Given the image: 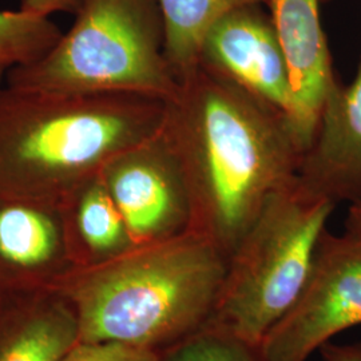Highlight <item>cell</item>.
<instances>
[{
    "instance_id": "10",
    "label": "cell",
    "mask_w": 361,
    "mask_h": 361,
    "mask_svg": "<svg viewBox=\"0 0 361 361\" xmlns=\"http://www.w3.org/2000/svg\"><path fill=\"white\" fill-rule=\"evenodd\" d=\"M323 0H268L271 23L289 70L292 126L304 152L314 135L325 101L338 83L320 4Z\"/></svg>"
},
{
    "instance_id": "21",
    "label": "cell",
    "mask_w": 361,
    "mask_h": 361,
    "mask_svg": "<svg viewBox=\"0 0 361 361\" xmlns=\"http://www.w3.org/2000/svg\"><path fill=\"white\" fill-rule=\"evenodd\" d=\"M6 70H0V89L3 86V82H4V78H6Z\"/></svg>"
},
{
    "instance_id": "3",
    "label": "cell",
    "mask_w": 361,
    "mask_h": 361,
    "mask_svg": "<svg viewBox=\"0 0 361 361\" xmlns=\"http://www.w3.org/2000/svg\"><path fill=\"white\" fill-rule=\"evenodd\" d=\"M166 101L0 89V189L58 200L162 129Z\"/></svg>"
},
{
    "instance_id": "20",
    "label": "cell",
    "mask_w": 361,
    "mask_h": 361,
    "mask_svg": "<svg viewBox=\"0 0 361 361\" xmlns=\"http://www.w3.org/2000/svg\"><path fill=\"white\" fill-rule=\"evenodd\" d=\"M345 232L361 241V202L349 205L348 216L345 219Z\"/></svg>"
},
{
    "instance_id": "16",
    "label": "cell",
    "mask_w": 361,
    "mask_h": 361,
    "mask_svg": "<svg viewBox=\"0 0 361 361\" xmlns=\"http://www.w3.org/2000/svg\"><path fill=\"white\" fill-rule=\"evenodd\" d=\"M158 361H265L259 345L228 332L204 326L193 336L164 350Z\"/></svg>"
},
{
    "instance_id": "7",
    "label": "cell",
    "mask_w": 361,
    "mask_h": 361,
    "mask_svg": "<svg viewBox=\"0 0 361 361\" xmlns=\"http://www.w3.org/2000/svg\"><path fill=\"white\" fill-rule=\"evenodd\" d=\"M135 245L190 232L192 204L180 162L161 129L101 170Z\"/></svg>"
},
{
    "instance_id": "4",
    "label": "cell",
    "mask_w": 361,
    "mask_h": 361,
    "mask_svg": "<svg viewBox=\"0 0 361 361\" xmlns=\"http://www.w3.org/2000/svg\"><path fill=\"white\" fill-rule=\"evenodd\" d=\"M4 80L16 90L129 92L164 101L180 86L165 55L157 0H85L51 50L8 70Z\"/></svg>"
},
{
    "instance_id": "14",
    "label": "cell",
    "mask_w": 361,
    "mask_h": 361,
    "mask_svg": "<svg viewBox=\"0 0 361 361\" xmlns=\"http://www.w3.org/2000/svg\"><path fill=\"white\" fill-rule=\"evenodd\" d=\"M165 25V55L180 79L200 65V51L207 30L221 16L249 4L268 0H157Z\"/></svg>"
},
{
    "instance_id": "1",
    "label": "cell",
    "mask_w": 361,
    "mask_h": 361,
    "mask_svg": "<svg viewBox=\"0 0 361 361\" xmlns=\"http://www.w3.org/2000/svg\"><path fill=\"white\" fill-rule=\"evenodd\" d=\"M162 130L192 204L190 232L229 258L304 149L288 116L198 65L166 101Z\"/></svg>"
},
{
    "instance_id": "15",
    "label": "cell",
    "mask_w": 361,
    "mask_h": 361,
    "mask_svg": "<svg viewBox=\"0 0 361 361\" xmlns=\"http://www.w3.org/2000/svg\"><path fill=\"white\" fill-rule=\"evenodd\" d=\"M62 31L50 18L0 11V70L30 65L51 50Z\"/></svg>"
},
{
    "instance_id": "6",
    "label": "cell",
    "mask_w": 361,
    "mask_h": 361,
    "mask_svg": "<svg viewBox=\"0 0 361 361\" xmlns=\"http://www.w3.org/2000/svg\"><path fill=\"white\" fill-rule=\"evenodd\" d=\"M361 324V241L324 232L296 304L259 344L265 361H307Z\"/></svg>"
},
{
    "instance_id": "19",
    "label": "cell",
    "mask_w": 361,
    "mask_h": 361,
    "mask_svg": "<svg viewBox=\"0 0 361 361\" xmlns=\"http://www.w3.org/2000/svg\"><path fill=\"white\" fill-rule=\"evenodd\" d=\"M323 361H361V343L335 344L326 343L319 350Z\"/></svg>"
},
{
    "instance_id": "9",
    "label": "cell",
    "mask_w": 361,
    "mask_h": 361,
    "mask_svg": "<svg viewBox=\"0 0 361 361\" xmlns=\"http://www.w3.org/2000/svg\"><path fill=\"white\" fill-rule=\"evenodd\" d=\"M74 269L61 201L0 189V295L55 289Z\"/></svg>"
},
{
    "instance_id": "12",
    "label": "cell",
    "mask_w": 361,
    "mask_h": 361,
    "mask_svg": "<svg viewBox=\"0 0 361 361\" xmlns=\"http://www.w3.org/2000/svg\"><path fill=\"white\" fill-rule=\"evenodd\" d=\"M79 341L77 310L59 290L0 295V361H61Z\"/></svg>"
},
{
    "instance_id": "8",
    "label": "cell",
    "mask_w": 361,
    "mask_h": 361,
    "mask_svg": "<svg viewBox=\"0 0 361 361\" xmlns=\"http://www.w3.org/2000/svg\"><path fill=\"white\" fill-rule=\"evenodd\" d=\"M200 65L269 104L292 123L289 70L262 4L238 7L221 16L202 40Z\"/></svg>"
},
{
    "instance_id": "5",
    "label": "cell",
    "mask_w": 361,
    "mask_h": 361,
    "mask_svg": "<svg viewBox=\"0 0 361 361\" xmlns=\"http://www.w3.org/2000/svg\"><path fill=\"white\" fill-rule=\"evenodd\" d=\"M336 207L298 177L271 195L228 258L205 326L259 345L296 304Z\"/></svg>"
},
{
    "instance_id": "18",
    "label": "cell",
    "mask_w": 361,
    "mask_h": 361,
    "mask_svg": "<svg viewBox=\"0 0 361 361\" xmlns=\"http://www.w3.org/2000/svg\"><path fill=\"white\" fill-rule=\"evenodd\" d=\"M85 0H20L19 10L23 13L50 18L55 13H75Z\"/></svg>"
},
{
    "instance_id": "2",
    "label": "cell",
    "mask_w": 361,
    "mask_h": 361,
    "mask_svg": "<svg viewBox=\"0 0 361 361\" xmlns=\"http://www.w3.org/2000/svg\"><path fill=\"white\" fill-rule=\"evenodd\" d=\"M226 264L212 241L188 232L74 269L55 289L77 310L80 341L159 355L207 325Z\"/></svg>"
},
{
    "instance_id": "22",
    "label": "cell",
    "mask_w": 361,
    "mask_h": 361,
    "mask_svg": "<svg viewBox=\"0 0 361 361\" xmlns=\"http://www.w3.org/2000/svg\"><path fill=\"white\" fill-rule=\"evenodd\" d=\"M323 1H328V0H323Z\"/></svg>"
},
{
    "instance_id": "11",
    "label": "cell",
    "mask_w": 361,
    "mask_h": 361,
    "mask_svg": "<svg viewBox=\"0 0 361 361\" xmlns=\"http://www.w3.org/2000/svg\"><path fill=\"white\" fill-rule=\"evenodd\" d=\"M310 190L336 205L361 202V62L353 80L328 95L297 174Z\"/></svg>"
},
{
    "instance_id": "17",
    "label": "cell",
    "mask_w": 361,
    "mask_h": 361,
    "mask_svg": "<svg viewBox=\"0 0 361 361\" xmlns=\"http://www.w3.org/2000/svg\"><path fill=\"white\" fill-rule=\"evenodd\" d=\"M61 361H158V355L119 343L79 341Z\"/></svg>"
},
{
    "instance_id": "13",
    "label": "cell",
    "mask_w": 361,
    "mask_h": 361,
    "mask_svg": "<svg viewBox=\"0 0 361 361\" xmlns=\"http://www.w3.org/2000/svg\"><path fill=\"white\" fill-rule=\"evenodd\" d=\"M61 207L77 269L99 265L137 246L101 173L63 195Z\"/></svg>"
}]
</instances>
